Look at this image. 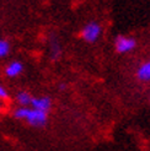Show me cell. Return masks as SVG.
Segmentation results:
<instances>
[{
  "label": "cell",
  "instance_id": "cell-1",
  "mask_svg": "<svg viewBox=\"0 0 150 151\" xmlns=\"http://www.w3.org/2000/svg\"><path fill=\"white\" fill-rule=\"evenodd\" d=\"M12 116L17 120H25L27 124L35 128H42L48 122V113L37 111L32 107H19L12 111Z\"/></svg>",
  "mask_w": 150,
  "mask_h": 151
},
{
  "label": "cell",
  "instance_id": "cell-2",
  "mask_svg": "<svg viewBox=\"0 0 150 151\" xmlns=\"http://www.w3.org/2000/svg\"><path fill=\"white\" fill-rule=\"evenodd\" d=\"M102 26L96 21H90L81 28L80 36L86 43H95L101 37Z\"/></svg>",
  "mask_w": 150,
  "mask_h": 151
},
{
  "label": "cell",
  "instance_id": "cell-3",
  "mask_svg": "<svg viewBox=\"0 0 150 151\" xmlns=\"http://www.w3.org/2000/svg\"><path fill=\"white\" fill-rule=\"evenodd\" d=\"M137 48V41L133 37L119 35L115 40V49L119 54H127Z\"/></svg>",
  "mask_w": 150,
  "mask_h": 151
},
{
  "label": "cell",
  "instance_id": "cell-4",
  "mask_svg": "<svg viewBox=\"0 0 150 151\" xmlns=\"http://www.w3.org/2000/svg\"><path fill=\"white\" fill-rule=\"evenodd\" d=\"M52 99L48 96H38V97H32V101L30 107H32L37 111H42L48 113L52 108Z\"/></svg>",
  "mask_w": 150,
  "mask_h": 151
},
{
  "label": "cell",
  "instance_id": "cell-5",
  "mask_svg": "<svg viewBox=\"0 0 150 151\" xmlns=\"http://www.w3.org/2000/svg\"><path fill=\"white\" fill-rule=\"evenodd\" d=\"M22 71H24V64L20 60H12L5 66V75L11 79L17 78L19 75L22 74Z\"/></svg>",
  "mask_w": 150,
  "mask_h": 151
},
{
  "label": "cell",
  "instance_id": "cell-6",
  "mask_svg": "<svg viewBox=\"0 0 150 151\" xmlns=\"http://www.w3.org/2000/svg\"><path fill=\"white\" fill-rule=\"evenodd\" d=\"M137 79L141 82H149L150 81V60L140 64L137 69Z\"/></svg>",
  "mask_w": 150,
  "mask_h": 151
},
{
  "label": "cell",
  "instance_id": "cell-7",
  "mask_svg": "<svg viewBox=\"0 0 150 151\" xmlns=\"http://www.w3.org/2000/svg\"><path fill=\"white\" fill-rule=\"evenodd\" d=\"M15 101L20 106V107H30L32 101V96L30 92L22 90V91H19L16 95H15Z\"/></svg>",
  "mask_w": 150,
  "mask_h": 151
},
{
  "label": "cell",
  "instance_id": "cell-8",
  "mask_svg": "<svg viewBox=\"0 0 150 151\" xmlns=\"http://www.w3.org/2000/svg\"><path fill=\"white\" fill-rule=\"evenodd\" d=\"M49 55L52 60H58L62 57V47L59 44L58 40H50L49 41Z\"/></svg>",
  "mask_w": 150,
  "mask_h": 151
},
{
  "label": "cell",
  "instance_id": "cell-9",
  "mask_svg": "<svg viewBox=\"0 0 150 151\" xmlns=\"http://www.w3.org/2000/svg\"><path fill=\"white\" fill-rule=\"evenodd\" d=\"M11 50V44L7 40L0 38V59L6 58Z\"/></svg>",
  "mask_w": 150,
  "mask_h": 151
},
{
  "label": "cell",
  "instance_id": "cell-10",
  "mask_svg": "<svg viewBox=\"0 0 150 151\" xmlns=\"http://www.w3.org/2000/svg\"><path fill=\"white\" fill-rule=\"evenodd\" d=\"M9 97H10V95H9V91L0 84V101H6V100H9Z\"/></svg>",
  "mask_w": 150,
  "mask_h": 151
},
{
  "label": "cell",
  "instance_id": "cell-11",
  "mask_svg": "<svg viewBox=\"0 0 150 151\" xmlns=\"http://www.w3.org/2000/svg\"><path fill=\"white\" fill-rule=\"evenodd\" d=\"M66 88V85L65 84H61L59 85V90H65Z\"/></svg>",
  "mask_w": 150,
  "mask_h": 151
},
{
  "label": "cell",
  "instance_id": "cell-12",
  "mask_svg": "<svg viewBox=\"0 0 150 151\" xmlns=\"http://www.w3.org/2000/svg\"><path fill=\"white\" fill-rule=\"evenodd\" d=\"M3 109V103H1V101H0V111Z\"/></svg>",
  "mask_w": 150,
  "mask_h": 151
}]
</instances>
